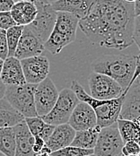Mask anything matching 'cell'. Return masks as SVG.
Here are the masks:
<instances>
[{
	"label": "cell",
	"mask_w": 140,
	"mask_h": 156,
	"mask_svg": "<svg viewBox=\"0 0 140 156\" xmlns=\"http://www.w3.org/2000/svg\"><path fill=\"white\" fill-rule=\"evenodd\" d=\"M134 3L125 0H94L79 28L98 47L124 50L134 43Z\"/></svg>",
	"instance_id": "cell-1"
},
{
	"label": "cell",
	"mask_w": 140,
	"mask_h": 156,
	"mask_svg": "<svg viewBox=\"0 0 140 156\" xmlns=\"http://www.w3.org/2000/svg\"><path fill=\"white\" fill-rule=\"evenodd\" d=\"M140 75V61L137 60V67L135 71V75L133 79L128 85V87L125 90L124 94L120 97L113 100H107V101H101L93 99L91 95L87 94L84 87L78 83L77 81H72L70 89L75 93L80 101L85 102L89 104L95 112L96 118H97V126H99L101 128L108 127L110 126L114 125L117 123L121 111V107L123 103L124 97L128 88L136 82L138 76Z\"/></svg>",
	"instance_id": "cell-2"
},
{
	"label": "cell",
	"mask_w": 140,
	"mask_h": 156,
	"mask_svg": "<svg viewBox=\"0 0 140 156\" xmlns=\"http://www.w3.org/2000/svg\"><path fill=\"white\" fill-rule=\"evenodd\" d=\"M94 73L102 74L115 80L124 90L130 84L137 67V56L103 55L91 65Z\"/></svg>",
	"instance_id": "cell-3"
},
{
	"label": "cell",
	"mask_w": 140,
	"mask_h": 156,
	"mask_svg": "<svg viewBox=\"0 0 140 156\" xmlns=\"http://www.w3.org/2000/svg\"><path fill=\"white\" fill-rule=\"evenodd\" d=\"M36 87V84L30 83L6 86L5 99L25 119L37 117L34 100Z\"/></svg>",
	"instance_id": "cell-4"
},
{
	"label": "cell",
	"mask_w": 140,
	"mask_h": 156,
	"mask_svg": "<svg viewBox=\"0 0 140 156\" xmlns=\"http://www.w3.org/2000/svg\"><path fill=\"white\" fill-rule=\"evenodd\" d=\"M15 2L20 0H14ZM35 4L38 13L35 20L31 24L27 25L41 43L46 42L54 29L57 20V12L52 8L46 0H28Z\"/></svg>",
	"instance_id": "cell-5"
},
{
	"label": "cell",
	"mask_w": 140,
	"mask_h": 156,
	"mask_svg": "<svg viewBox=\"0 0 140 156\" xmlns=\"http://www.w3.org/2000/svg\"><path fill=\"white\" fill-rule=\"evenodd\" d=\"M79 100L70 88H65L59 94L57 102L51 111L42 117V119L50 125L59 126L67 124Z\"/></svg>",
	"instance_id": "cell-6"
},
{
	"label": "cell",
	"mask_w": 140,
	"mask_h": 156,
	"mask_svg": "<svg viewBox=\"0 0 140 156\" xmlns=\"http://www.w3.org/2000/svg\"><path fill=\"white\" fill-rule=\"evenodd\" d=\"M88 85L93 99L107 101L120 97L125 90L112 78L102 74L92 72L88 78Z\"/></svg>",
	"instance_id": "cell-7"
},
{
	"label": "cell",
	"mask_w": 140,
	"mask_h": 156,
	"mask_svg": "<svg viewBox=\"0 0 140 156\" xmlns=\"http://www.w3.org/2000/svg\"><path fill=\"white\" fill-rule=\"evenodd\" d=\"M124 143L117 123L101 129L96 145L93 149L95 156H117L121 154Z\"/></svg>",
	"instance_id": "cell-8"
},
{
	"label": "cell",
	"mask_w": 140,
	"mask_h": 156,
	"mask_svg": "<svg viewBox=\"0 0 140 156\" xmlns=\"http://www.w3.org/2000/svg\"><path fill=\"white\" fill-rule=\"evenodd\" d=\"M59 94L56 85L49 77L37 84L34 100L36 111L39 117L42 118L51 111L57 102Z\"/></svg>",
	"instance_id": "cell-9"
},
{
	"label": "cell",
	"mask_w": 140,
	"mask_h": 156,
	"mask_svg": "<svg viewBox=\"0 0 140 156\" xmlns=\"http://www.w3.org/2000/svg\"><path fill=\"white\" fill-rule=\"evenodd\" d=\"M20 61L27 83L37 85L48 77L49 62L46 57L41 55Z\"/></svg>",
	"instance_id": "cell-10"
},
{
	"label": "cell",
	"mask_w": 140,
	"mask_h": 156,
	"mask_svg": "<svg viewBox=\"0 0 140 156\" xmlns=\"http://www.w3.org/2000/svg\"><path fill=\"white\" fill-rule=\"evenodd\" d=\"M44 49L43 43H41V41L28 26H24L15 53L16 58L23 60L32 57L41 56Z\"/></svg>",
	"instance_id": "cell-11"
},
{
	"label": "cell",
	"mask_w": 140,
	"mask_h": 156,
	"mask_svg": "<svg viewBox=\"0 0 140 156\" xmlns=\"http://www.w3.org/2000/svg\"><path fill=\"white\" fill-rule=\"evenodd\" d=\"M77 132L91 129L97 126V118L93 108L83 101H79L67 123Z\"/></svg>",
	"instance_id": "cell-12"
},
{
	"label": "cell",
	"mask_w": 140,
	"mask_h": 156,
	"mask_svg": "<svg viewBox=\"0 0 140 156\" xmlns=\"http://www.w3.org/2000/svg\"><path fill=\"white\" fill-rule=\"evenodd\" d=\"M140 116V84L136 82L125 95L119 119L134 121Z\"/></svg>",
	"instance_id": "cell-13"
},
{
	"label": "cell",
	"mask_w": 140,
	"mask_h": 156,
	"mask_svg": "<svg viewBox=\"0 0 140 156\" xmlns=\"http://www.w3.org/2000/svg\"><path fill=\"white\" fill-rule=\"evenodd\" d=\"M0 79L6 85H23L27 83L21 61L16 57H8L4 60Z\"/></svg>",
	"instance_id": "cell-14"
},
{
	"label": "cell",
	"mask_w": 140,
	"mask_h": 156,
	"mask_svg": "<svg viewBox=\"0 0 140 156\" xmlns=\"http://www.w3.org/2000/svg\"><path fill=\"white\" fill-rule=\"evenodd\" d=\"M77 131L68 124L56 126L52 135L46 141V146L52 152H56L70 146Z\"/></svg>",
	"instance_id": "cell-15"
},
{
	"label": "cell",
	"mask_w": 140,
	"mask_h": 156,
	"mask_svg": "<svg viewBox=\"0 0 140 156\" xmlns=\"http://www.w3.org/2000/svg\"><path fill=\"white\" fill-rule=\"evenodd\" d=\"M16 131V154L15 156H34L32 145L35 137L32 136L25 121L14 126Z\"/></svg>",
	"instance_id": "cell-16"
},
{
	"label": "cell",
	"mask_w": 140,
	"mask_h": 156,
	"mask_svg": "<svg viewBox=\"0 0 140 156\" xmlns=\"http://www.w3.org/2000/svg\"><path fill=\"white\" fill-rule=\"evenodd\" d=\"M10 13L17 25L27 26L35 20L38 10L31 1L20 0L15 3Z\"/></svg>",
	"instance_id": "cell-17"
},
{
	"label": "cell",
	"mask_w": 140,
	"mask_h": 156,
	"mask_svg": "<svg viewBox=\"0 0 140 156\" xmlns=\"http://www.w3.org/2000/svg\"><path fill=\"white\" fill-rule=\"evenodd\" d=\"M93 2L94 0H59L51 5L56 12L69 13L81 20L87 16Z\"/></svg>",
	"instance_id": "cell-18"
},
{
	"label": "cell",
	"mask_w": 140,
	"mask_h": 156,
	"mask_svg": "<svg viewBox=\"0 0 140 156\" xmlns=\"http://www.w3.org/2000/svg\"><path fill=\"white\" fill-rule=\"evenodd\" d=\"M79 21L77 16L69 13L57 12V20L53 31L62 34L73 42L77 37Z\"/></svg>",
	"instance_id": "cell-19"
},
{
	"label": "cell",
	"mask_w": 140,
	"mask_h": 156,
	"mask_svg": "<svg viewBox=\"0 0 140 156\" xmlns=\"http://www.w3.org/2000/svg\"><path fill=\"white\" fill-rule=\"evenodd\" d=\"M24 119L25 118L5 98L0 100V127H14Z\"/></svg>",
	"instance_id": "cell-20"
},
{
	"label": "cell",
	"mask_w": 140,
	"mask_h": 156,
	"mask_svg": "<svg viewBox=\"0 0 140 156\" xmlns=\"http://www.w3.org/2000/svg\"><path fill=\"white\" fill-rule=\"evenodd\" d=\"M101 129L102 128L99 126H96L88 130L77 131L71 144V146L78 147L81 149L93 150L96 145Z\"/></svg>",
	"instance_id": "cell-21"
},
{
	"label": "cell",
	"mask_w": 140,
	"mask_h": 156,
	"mask_svg": "<svg viewBox=\"0 0 140 156\" xmlns=\"http://www.w3.org/2000/svg\"><path fill=\"white\" fill-rule=\"evenodd\" d=\"M26 125L28 126L31 134L35 137L39 136L46 142L49 136L52 135L56 126L50 125L46 123L41 117H33V118H26L24 119Z\"/></svg>",
	"instance_id": "cell-22"
},
{
	"label": "cell",
	"mask_w": 140,
	"mask_h": 156,
	"mask_svg": "<svg viewBox=\"0 0 140 156\" xmlns=\"http://www.w3.org/2000/svg\"><path fill=\"white\" fill-rule=\"evenodd\" d=\"M0 153L5 156L16 154V131L14 127H0Z\"/></svg>",
	"instance_id": "cell-23"
},
{
	"label": "cell",
	"mask_w": 140,
	"mask_h": 156,
	"mask_svg": "<svg viewBox=\"0 0 140 156\" xmlns=\"http://www.w3.org/2000/svg\"><path fill=\"white\" fill-rule=\"evenodd\" d=\"M117 125L124 144L128 141H134L140 146V127L134 121L118 119Z\"/></svg>",
	"instance_id": "cell-24"
},
{
	"label": "cell",
	"mask_w": 140,
	"mask_h": 156,
	"mask_svg": "<svg viewBox=\"0 0 140 156\" xmlns=\"http://www.w3.org/2000/svg\"><path fill=\"white\" fill-rule=\"evenodd\" d=\"M23 28H24V26L16 25L6 31V40H7V45H8V57H15L16 48L19 43Z\"/></svg>",
	"instance_id": "cell-25"
},
{
	"label": "cell",
	"mask_w": 140,
	"mask_h": 156,
	"mask_svg": "<svg viewBox=\"0 0 140 156\" xmlns=\"http://www.w3.org/2000/svg\"><path fill=\"white\" fill-rule=\"evenodd\" d=\"M92 154H93V150L81 149L70 145L61 150L52 152L50 156H88Z\"/></svg>",
	"instance_id": "cell-26"
},
{
	"label": "cell",
	"mask_w": 140,
	"mask_h": 156,
	"mask_svg": "<svg viewBox=\"0 0 140 156\" xmlns=\"http://www.w3.org/2000/svg\"><path fill=\"white\" fill-rule=\"evenodd\" d=\"M17 25L16 22L14 21L13 17L11 16L10 12L0 13V29L7 31L11 27Z\"/></svg>",
	"instance_id": "cell-27"
},
{
	"label": "cell",
	"mask_w": 140,
	"mask_h": 156,
	"mask_svg": "<svg viewBox=\"0 0 140 156\" xmlns=\"http://www.w3.org/2000/svg\"><path fill=\"white\" fill-rule=\"evenodd\" d=\"M121 154L124 156L127 155H138L140 154L139 144L134 141H128L125 143L121 151Z\"/></svg>",
	"instance_id": "cell-28"
},
{
	"label": "cell",
	"mask_w": 140,
	"mask_h": 156,
	"mask_svg": "<svg viewBox=\"0 0 140 156\" xmlns=\"http://www.w3.org/2000/svg\"><path fill=\"white\" fill-rule=\"evenodd\" d=\"M8 58V45L6 40V31L0 29V58L5 60Z\"/></svg>",
	"instance_id": "cell-29"
},
{
	"label": "cell",
	"mask_w": 140,
	"mask_h": 156,
	"mask_svg": "<svg viewBox=\"0 0 140 156\" xmlns=\"http://www.w3.org/2000/svg\"><path fill=\"white\" fill-rule=\"evenodd\" d=\"M133 39H134V42L138 46L140 44V16L135 17Z\"/></svg>",
	"instance_id": "cell-30"
},
{
	"label": "cell",
	"mask_w": 140,
	"mask_h": 156,
	"mask_svg": "<svg viewBox=\"0 0 140 156\" xmlns=\"http://www.w3.org/2000/svg\"><path fill=\"white\" fill-rule=\"evenodd\" d=\"M45 146H46L45 141L39 136H35V141H34V144L32 145V151L34 152L35 154L41 153Z\"/></svg>",
	"instance_id": "cell-31"
},
{
	"label": "cell",
	"mask_w": 140,
	"mask_h": 156,
	"mask_svg": "<svg viewBox=\"0 0 140 156\" xmlns=\"http://www.w3.org/2000/svg\"><path fill=\"white\" fill-rule=\"evenodd\" d=\"M15 3L14 0H0V13L10 12Z\"/></svg>",
	"instance_id": "cell-32"
},
{
	"label": "cell",
	"mask_w": 140,
	"mask_h": 156,
	"mask_svg": "<svg viewBox=\"0 0 140 156\" xmlns=\"http://www.w3.org/2000/svg\"><path fill=\"white\" fill-rule=\"evenodd\" d=\"M5 90H6V85L2 82V80L0 79V100L5 98Z\"/></svg>",
	"instance_id": "cell-33"
},
{
	"label": "cell",
	"mask_w": 140,
	"mask_h": 156,
	"mask_svg": "<svg viewBox=\"0 0 140 156\" xmlns=\"http://www.w3.org/2000/svg\"><path fill=\"white\" fill-rule=\"evenodd\" d=\"M50 154H51V151L47 146H45L41 153L36 154L34 156H50Z\"/></svg>",
	"instance_id": "cell-34"
},
{
	"label": "cell",
	"mask_w": 140,
	"mask_h": 156,
	"mask_svg": "<svg viewBox=\"0 0 140 156\" xmlns=\"http://www.w3.org/2000/svg\"><path fill=\"white\" fill-rule=\"evenodd\" d=\"M134 11H135V16H140V0H136L134 3Z\"/></svg>",
	"instance_id": "cell-35"
},
{
	"label": "cell",
	"mask_w": 140,
	"mask_h": 156,
	"mask_svg": "<svg viewBox=\"0 0 140 156\" xmlns=\"http://www.w3.org/2000/svg\"><path fill=\"white\" fill-rule=\"evenodd\" d=\"M3 65H4V60L0 58V76H1V73H2V69H3Z\"/></svg>",
	"instance_id": "cell-36"
},
{
	"label": "cell",
	"mask_w": 140,
	"mask_h": 156,
	"mask_svg": "<svg viewBox=\"0 0 140 156\" xmlns=\"http://www.w3.org/2000/svg\"><path fill=\"white\" fill-rule=\"evenodd\" d=\"M134 122H135V123H136V124L140 127V116L139 117H138V118L134 120Z\"/></svg>",
	"instance_id": "cell-37"
},
{
	"label": "cell",
	"mask_w": 140,
	"mask_h": 156,
	"mask_svg": "<svg viewBox=\"0 0 140 156\" xmlns=\"http://www.w3.org/2000/svg\"><path fill=\"white\" fill-rule=\"evenodd\" d=\"M47 2L49 4V5H53L54 3H56V2H58L59 0H46Z\"/></svg>",
	"instance_id": "cell-38"
},
{
	"label": "cell",
	"mask_w": 140,
	"mask_h": 156,
	"mask_svg": "<svg viewBox=\"0 0 140 156\" xmlns=\"http://www.w3.org/2000/svg\"><path fill=\"white\" fill-rule=\"evenodd\" d=\"M125 1L127 3H135L136 2V0H125Z\"/></svg>",
	"instance_id": "cell-39"
},
{
	"label": "cell",
	"mask_w": 140,
	"mask_h": 156,
	"mask_svg": "<svg viewBox=\"0 0 140 156\" xmlns=\"http://www.w3.org/2000/svg\"><path fill=\"white\" fill-rule=\"evenodd\" d=\"M137 81H138V83L140 84V75L138 76V79H137Z\"/></svg>",
	"instance_id": "cell-40"
},
{
	"label": "cell",
	"mask_w": 140,
	"mask_h": 156,
	"mask_svg": "<svg viewBox=\"0 0 140 156\" xmlns=\"http://www.w3.org/2000/svg\"><path fill=\"white\" fill-rule=\"evenodd\" d=\"M137 57H138V60H139V61H140V53H139V55H138V56H137Z\"/></svg>",
	"instance_id": "cell-41"
},
{
	"label": "cell",
	"mask_w": 140,
	"mask_h": 156,
	"mask_svg": "<svg viewBox=\"0 0 140 156\" xmlns=\"http://www.w3.org/2000/svg\"><path fill=\"white\" fill-rule=\"evenodd\" d=\"M127 156H140V154H138V155H135V154H133V155H127Z\"/></svg>",
	"instance_id": "cell-42"
},
{
	"label": "cell",
	"mask_w": 140,
	"mask_h": 156,
	"mask_svg": "<svg viewBox=\"0 0 140 156\" xmlns=\"http://www.w3.org/2000/svg\"><path fill=\"white\" fill-rule=\"evenodd\" d=\"M0 156H5V155H4V154H3L2 153H0Z\"/></svg>",
	"instance_id": "cell-43"
},
{
	"label": "cell",
	"mask_w": 140,
	"mask_h": 156,
	"mask_svg": "<svg viewBox=\"0 0 140 156\" xmlns=\"http://www.w3.org/2000/svg\"><path fill=\"white\" fill-rule=\"evenodd\" d=\"M117 156H124L122 154H119V155H117Z\"/></svg>",
	"instance_id": "cell-44"
},
{
	"label": "cell",
	"mask_w": 140,
	"mask_h": 156,
	"mask_svg": "<svg viewBox=\"0 0 140 156\" xmlns=\"http://www.w3.org/2000/svg\"><path fill=\"white\" fill-rule=\"evenodd\" d=\"M138 48H139V50H140V44L138 45Z\"/></svg>",
	"instance_id": "cell-45"
},
{
	"label": "cell",
	"mask_w": 140,
	"mask_h": 156,
	"mask_svg": "<svg viewBox=\"0 0 140 156\" xmlns=\"http://www.w3.org/2000/svg\"><path fill=\"white\" fill-rule=\"evenodd\" d=\"M88 156H95L94 154H92V155H88Z\"/></svg>",
	"instance_id": "cell-46"
}]
</instances>
